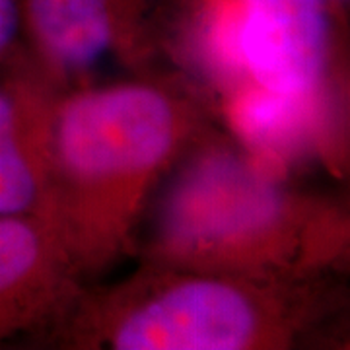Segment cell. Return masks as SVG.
Returning a JSON list of instances; mask_svg holds the SVG:
<instances>
[{"instance_id": "6da1fadb", "label": "cell", "mask_w": 350, "mask_h": 350, "mask_svg": "<svg viewBox=\"0 0 350 350\" xmlns=\"http://www.w3.org/2000/svg\"><path fill=\"white\" fill-rule=\"evenodd\" d=\"M337 0H165V55L230 137L296 162L347 137Z\"/></svg>"}, {"instance_id": "7a4b0ae2", "label": "cell", "mask_w": 350, "mask_h": 350, "mask_svg": "<svg viewBox=\"0 0 350 350\" xmlns=\"http://www.w3.org/2000/svg\"><path fill=\"white\" fill-rule=\"evenodd\" d=\"M218 129L211 103L177 72L64 88L51 137V224L86 282L135 255L158 189Z\"/></svg>"}, {"instance_id": "3957f363", "label": "cell", "mask_w": 350, "mask_h": 350, "mask_svg": "<svg viewBox=\"0 0 350 350\" xmlns=\"http://www.w3.org/2000/svg\"><path fill=\"white\" fill-rule=\"evenodd\" d=\"M144 224L138 262L278 282L337 278L349 265L347 204L298 187L222 126L175 165Z\"/></svg>"}, {"instance_id": "277c9868", "label": "cell", "mask_w": 350, "mask_h": 350, "mask_svg": "<svg viewBox=\"0 0 350 350\" xmlns=\"http://www.w3.org/2000/svg\"><path fill=\"white\" fill-rule=\"evenodd\" d=\"M335 280H255L138 262L117 282H86L45 340L70 350H294L342 312Z\"/></svg>"}, {"instance_id": "5b68a950", "label": "cell", "mask_w": 350, "mask_h": 350, "mask_svg": "<svg viewBox=\"0 0 350 350\" xmlns=\"http://www.w3.org/2000/svg\"><path fill=\"white\" fill-rule=\"evenodd\" d=\"M29 59L66 86L101 64L160 75L165 0H20Z\"/></svg>"}, {"instance_id": "8992f818", "label": "cell", "mask_w": 350, "mask_h": 350, "mask_svg": "<svg viewBox=\"0 0 350 350\" xmlns=\"http://www.w3.org/2000/svg\"><path fill=\"white\" fill-rule=\"evenodd\" d=\"M66 84L29 55L8 59L0 75V216H33L51 224V137Z\"/></svg>"}, {"instance_id": "52a82bcc", "label": "cell", "mask_w": 350, "mask_h": 350, "mask_svg": "<svg viewBox=\"0 0 350 350\" xmlns=\"http://www.w3.org/2000/svg\"><path fill=\"white\" fill-rule=\"evenodd\" d=\"M86 284L57 228L0 216V347L49 335Z\"/></svg>"}, {"instance_id": "ba28073f", "label": "cell", "mask_w": 350, "mask_h": 350, "mask_svg": "<svg viewBox=\"0 0 350 350\" xmlns=\"http://www.w3.org/2000/svg\"><path fill=\"white\" fill-rule=\"evenodd\" d=\"M20 27V0H0V63H6L14 55V43Z\"/></svg>"}, {"instance_id": "9c48e42d", "label": "cell", "mask_w": 350, "mask_h": 350, "mask_svg": "<svg viewBox=\"0 0 350 350\" xmlns=\"http://www.w3.org/2000/svg\"><path fill=\"white\" fill-rule=\"evenodd\" d=\"M338 4H340V6H342V4H347V2H349V0H337Z\"/></svg>"}]
</instances>
